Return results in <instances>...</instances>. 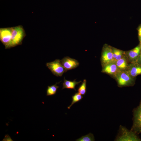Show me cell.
Instances as JSON below:
<instances>
[{"label":"cell","instance_id":"cell-20","mask_svg":"<svg viewBox=\"0 0 141 141\" xmlns=\"http://www.w3.org/2000/svg\"><path fill=\"white\" fill-rule=\"evenodd\" d=\"M136 63L141 66V52Z\"/></svg>","mask_w":141,"mask_h":141},{"label":"cell","instance_id":"cell-5","mask_svg":"<svg viewBox=\"0 0 141 141\" xmlns=\"http://www.w3.org/2000/svg\"><path fill=\"white\" fill-rule=\"evenodd\" d=\"M133 123L131 130L137 134H141V101L139 105L133 110Z\"/></svg>","mask_w":141,"mask_h":141},{"label":"cell","instance_id":"cell-3","mask_svg":"<svg viewBox=\"0 0 141 141\" xmlns=\"http://www.w3.org/2000/svg\"><path fill=\"white\" fill-rule=\"evenodd\" d=\"M116 77L119 87L131 86L134 83V78L130 75L127 70L121 71Z\"/></svg>","mask_w":141,"mask_h":141},{"label":"cell","instance_id":"cell-14","mask_svg":"<svg viewBox=\"0 0 141 141\" xmlns=\"http://www.w3.org/2000/svg\"><path fill=\"white\" fill-rule=\"evenodd\" d=\"M112 49L114 62L121 58L124 56V51L114 48L112 47Z\"/></svg>","mask_w":141,"mask_h":141},{"label":"cell","instance_id":"cell-6","mask_svg":"<svg viewBox=\"0 0 141 141\" xmlns=\"http://www.w3.org/2000/svg\"><path fill=\"white\" fill-rule=\"evenodd\" d=\"M0 40L5 49L13 47L11 42V27L0 28Z\"/></svg>","mask_w":141,"mask_h":141},{"label":"cell","instance_id":"cell-8","mask_svg":"<svg viewBox=\"0 0 141 141\" xmlns=\"http://www.w3.org/2000/svg\"><path fill=\"white\" fill-rule=\"evenodd\" d=\"M60 61L66 72L76 68L79 64L77 60L68 56L65 57Z\"/></svg>","mask_w":141,"mask_h":141},{"label":"cell","instance_id":"cell-18","mask_svg":"<svg viewBox=\"0 0 141 141\" xmlns=\"http://www.w3.org/2000/svg\"><path fill=\"white\" fill-rule=\"evenodd\" d=\"M77 141H95L94 137L93 134L90 133L89 134L76 139Z\"/></svg>","mask_w":141,"mask_h":141},{"label":"cell","instance_id":"cell-15","mask_svg":"<svg viewBox=\"0 0 141 141\" xmlns=\"http://www.w3.org/2000/svg\"><path fill=\"white\" fill-rule=\"evenodd\" d=\"M61 81L56 83L54 85L50 86H48L46 90V96H50L56 94L57 89L59 86L57 85V84H59Z\"/></svg>","mask_w":141,"mask_h":141},{"label":"cell","instance_id":"cell-17","mask_svg":"<svg viewBox=\"0 0 141 141\" xmlns=\"http://www.w3.org/2000/svg\"><path fill=\"white\" fill-rule=\"evenodd\" d=\"M86 80L84 79L81 84L78 87L77 91L78 93L84 96L86 92Z\"/></svg>","mask_w":141,"mask_h":141},{"label":"cell","instance_id":"cell-16","mask_svg":"<svg viewBox=\"0 0 141 141\" xmlns=\"http://www.w3.org/2000/svg\"><path fill=\"white\" fill-rule=\"evenodd\" d=\"M83 98V97L79 93H75L72 96V102L71 104L67 107V108L69 109L75 103L80 101Z\"/></svg>","mask_w":141,"mask_h":141},{"label":"cell","instance_id":"cell-13","mask_svg":"<svg viewBox=\"0 0 141 141\" xmlns=\"http://www.w3.org/2000/svg\"><path fill=\"white\" fill-rule=\"evenodd\" d=\"M115 63L118 68L120 71L126 70L129 66L127 60L124 56L121 58L116 61Z\"/></svg>","mask_w":141,"mask_h":141},{"label":"cell","instance_id":"cell-19","mask_svg":"<svg viewBox=\"0 0 141 141\" xmlns=\"http://www.w3.org/2000/svg\"><path fill=\"white\" fill-rule=\"evenodd\" d=\"M138 32L140 45L141 46V25L138 28Z\"/></svg>","mask_w":141,"mask_h":141},{"label":"cell","instance_id":"cell-10","mask_svg":"<svg viewBox=\"0 0 141 141\" xmlns=\"http://www.w3.org/2000/svg\"><path fill=\"white\" fill-rule=\"evenodd\" d=\"M141 52V46L139 45L127 52V58L131 63H135Z\"/></svg>","mask_w":141,"mask_h":141},{"label":"cell","instance_id":"cell-12","mask_svg":"<svg viewBox=\"0 0 141 141\" xmlns=\"http://www.w3.org/2000/svg\"><path fill=\"white\" fill-rule=\"evenodd\" d=\"M76 79L74 80L73 81L67 80H66L65 77H64L63 82V87L62 89H74L75 91L76 90L75 89V87L77 85L79 84L81 82V81H77Z\"/></svg>","mask_w":141,"mask_h":141},{"label":"cell","instance_id":"cell-11","mask_svg":"<svg viewBox=\"0 0 141 141\" xmlns=\"http://www.w3.org/2000/svg\"><path fill=\"white\" fill-rule=\"evenodd\" d=\"M127 69L129 73L133 78L141 74V66L136 62L132 63Z\"/></svg>","mask_w":141,"mask_h":141},{"label":"cell","instance_id":"cell-2","mask_svg":"<svg viewBox=\"0 0 141 141\" xmlns=\"http://www.w3.org/2000/svg\"><path fill=\"white\" fill-rule=\"evenodd\" d=\"M11 42L13 47L22 44V40L26 36L22 26L19 25L11 27Z\"/></svg>","mask_w":141,"mask_h":141},{"label":"cell","instance_id":"cell-4","mask_svg":"<svg viewBox=\"0 0 141 141\" xmlns=\"http://www.w3.org/2000/svg\"><path fill=\"white\" fill-rule=\"evenodd\" d=\"M46 65L52 73L57 77L62 76L64 73L67 72L58 59L47 63Z\"/></svg>","mask_w":141,"mask_h":141},{"label":"cell","instance_id":"cell-1","mask_svg":"<svg viewBox=\"0 0 141 141\" xmlns=\"http://www.w3.org/2000/svg\"><path fill=\"white\" fill-rule=\"evenodd\" d=\"M117 141H141L138 134L120 125L118 133L115 140Z\"/></svg>","mask_w":141,"mask_h":141},{"label":"cell","instance_id":"cell-9","mask_svg":"<svg viewBox=\"0 0 141 141\" xmlns=\"http://www.w3.org/2000/svg\"><path fill=\"white\" fill-rule=\"evenodd\" d=\"M102 66V72L115 76L121 71L118 68L115 62H111Z\"/></svg>","mask_w":141,"mask_h":141},{"label":"cell","instance_id":"cell-7","mask_svg":"<svg viewBox=\"0 0 141 141\" xmlns=\"http://www.w3.org/2000/svg\"><path fill=\"white\" fill-rule=\"evenodd\" d=\"M101 61L102 66L114 62L112 47L107 45L104 46L102 50Z\"/></svg>","mask_w":141,"mask_h":141}]
</instances>
